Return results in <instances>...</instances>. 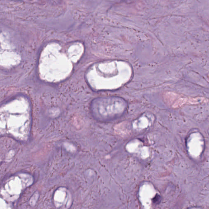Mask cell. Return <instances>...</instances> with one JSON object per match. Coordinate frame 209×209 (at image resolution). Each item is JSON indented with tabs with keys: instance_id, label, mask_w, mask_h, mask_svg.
<instances>
[{
	"instance_id": "obj_1",
	"label": "cell",
	"mask_w": 209,
	"mask_h": 209,
	"mask_svg": "<svg viewBox=\"0 0 209 209\" xmlns=\"http://www.w3.org/2000/svg\"><path fill=\"white\" fill-rule=\"evenodd\" d=\"M67 193L63 189H58L55 192L54 199L57 206H60L66 200Z\"/></svg>"
}]
</instances>
